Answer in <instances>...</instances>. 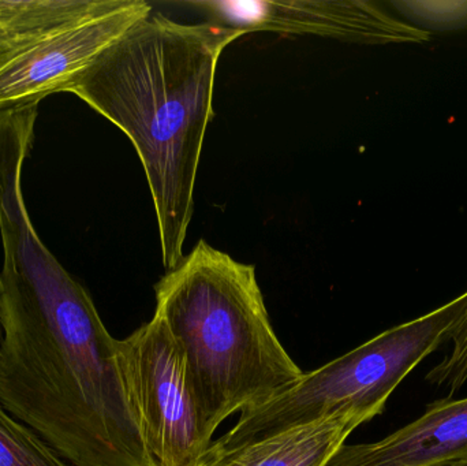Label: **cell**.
Returning a JSON list of instances; mask_svg holds the SVG:
<instances>
[{"mask_svg":"<svg viewBox=\"0 0 467 466\" xmlns=\"http://www.w3.org/2000/svg\"><path fill=\"white\" fill-rule=\"evenodd\" d=\"M449 341L452 342L451 352L428 372L425 379L435 388H446L452 397L467 383V308L450 328Z\"/></svg>","mask_w":467,"mask_h":466,"instance_id":"cell-11","label":"cell"},{"mask_svg":"<svg viewBox=\"0 0 467 466\" xmlns=\"http://www.w3.org/2000/svg\"><path fill=\"white\" fill-rule=\"evenodd\" d=\"M3 341V328H2V319H0V345H2Z\"/></svg>","mask_w":467,"mask_h":466,"instance_id":"cell-14","label":"cell"},{"mask_svg":"<svg viewBox=\"0 0 467 466\" xmlns=\"http://www.w3.org/2000/svg\"><path fill=\"white\" fill-rule=\"evenodd\" d=\"M467 462V399H439L384 440L343 445L326 466H441Z\"/></svg>","mask_w":467,"mask_h":466,"instance_id":"cell-8","label":"cell"},{"mask_svg":"<svg viewBox=\"0 0 467 466\" xmlns=\"http://www.w3.org/2000/svg\"><path fill=\"white\" fill-rule=\"evenodd\" d=\"M177 5L244 35H309L365 46L430 41L427 30L364 0H188Z\"/></svg>","mask_w":467,"mask_h":466,"instance_id":"cell-7","label":"cell"},{"mask_svg":"<svg viewBox=\"0 0 467 466\" xmlns=\"http://www.w3.org/2000/svg\"><path fill=\"white\" fill-rule=\"evenodd\" d=\"M120 361L142 437L158 466H200L213 440L177 342L153 315L130 337L119 339Z\"/></svg>","mask_w":467,"mask_h":466,"instance_id":"cell-5","label":"cell"},{"mask_svg":"<svg viewBox=\"0 0 467 466\" xmlns=\"http://www.w3.org/2000/svg\"><path fill=\"white\" fill-rule=\"evenodd\" d=\"M392 5L414 24L430 29L452 30L467 26V0L458 2H392ZM413 24V25H414Z\"/></svg>","mask_w":467,"mask_h":466,"instance_id":"cell-12","label":"cell"},{"mask_svg":"<svg viewBox=\"0 0 467 466\" xmlns=\"http://www.w3.org/2000/svg\"><path fill=\"white\" fill-rule=\"evenodd\" d=\"M155 292V315L182 352L211 440L227 419L304 375L272 327L254 265L200 240Z\"/></svg>","mask_w":467,"mask_h":466,"instance_id":"cell-3","label":"cell"},{"mask_svg":"<svg viewBox=\"0 0 467 466\" xmlns=\"http://www.w3.org/2000/svg\"><path fill=\"white\" fill-rule=\"evenodd\" d=\"M467 308V292L446 305L397 327L316 371L302 375L282 393L239 416L207 454L224 453L296 427L335 416L381 415L398 386L431 353L449 341V331Z\"/></svg>","mask_w":467,"mask_h":466,"instance_id":"cell-4","label":"cell"},{"mask_svg":"<svg viewBox=\"0 0 467 466\" xmlns=\"http://www.w3.org/2000/svg\"><path fill=\"white\" fill-rule=\"evenodd\" d=\"M362 424L358 416H335L224 453L207 454L200 466H326Z\"/></svg>","mask_w":467,"mask_h":466,"instance_id":"cell-9","label":"cell"},{"mask_svg":"<svg viewBox=\"0 0 467 466\" xmlns=\"http://www.w3.org/2000/svg\"><path fill=\"white\" fill-rule=\"evenodd\" d=\"M152 13L145 0H100L89 13L0 46V109L40 103L129 27Z\"/></svg>","mask_w":467,"mask_h":466,"instance_id":"cell-6","label":"cell"},{"mask_svg":"<svg viewBox=\"0 0 467 466\" xmlns=\"http://www.w3.org/2000/svg\"><path fill=\"white\" fill-rule=\"evenodd\" d=\"M0 402L74 466H158L88 290L40 238L3 254Z\"/></svg>","mask_w":467,"mask_h":466,"instance_id":"cell-1","label":"cell"},{"mask_svg":"<svg viewBox=\"0 0 467 466\" xmlns=\"http://www.w3.org/2000/svg\"><path fill=\"white\" fill-rule=\"evenodd\" d=\"M441 466H467V462H451V464L441 465Z\"/></svg>","mask_w":467,"mask_h":466,"instance_id":"cell-13","label":"cell"},{"mask_svg":"<svg viewBox=\"0 0 467 466\" xmlns=\"http://www.w3.org/2000/svg\"><path fill=\"white\" fill-rule=\"evenodd\" d=\"M244 35L213 22L182 24L150 13L60 89L78 96L133 142L152 194L167 271L185 257L219 59Z\"/></svg>","mask_w":467,"mask_h":466,"instance_id":"cell-2","label":"cell"},{"mask_svg":"<svg viewBox=\"0 0 467 466\" xmlns=\"http://www.w3.org/2000/svg\"><path fill=\"white\" fill-rule=\"evenodd\" d=\"M0 466H74L0 402Z\"/></svg>","mask_w":467,"mask_h":466,"instance_id":"cell-10","label":"cell"}]
</instances>
